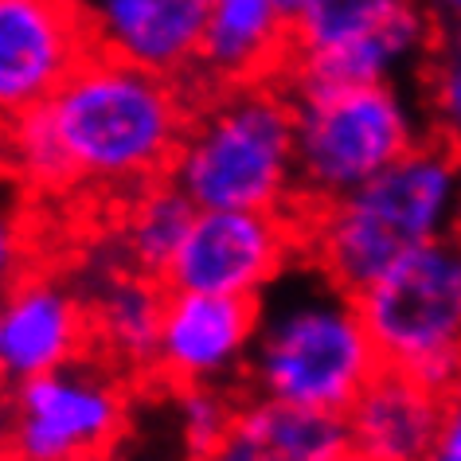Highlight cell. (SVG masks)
<instances>
[{"mask_svg": "<svg viewBox=\"0 0 461 461\" xmlns=\"http://www.w3.org/2000/svg\"><path fill=\"white\" fill-rule=\"evenodd\" d=\"M48 106L78 168V184L113 188H145L149 180L168 176L192 122L176 78L106 51H90Z\"/></svg>", "mask_w": 461, "mask_h": 461, "instance_id": "6da1fadb", "label": "cell"}, {"mask_svg": "<svg viewBox=\"0 0 461 461\" xmlns=\"http://www.w3.org/2000/svg\"><path fill=\"white\" fill-rule=\"evenodd\" d=\"M297 176V106L278 78L227 86L192 110L168 180L200 212H282Z\"/></svg>", "mask_w": 461, "mask_h": 461, "instance_id": "7a4b0ae2", "label": "cell"}, {"mask_svg": "<svg viewBox=\"0 0 461 461\" xmlns=\"http://www.w3.org/2000/svg\"><path fill=\"white\" fill-rule=\"evenodd\" d=\"M457 188L454 145H414L379 176L302 223L305 255L344 294H360L402 250L442 235Z\"/></svg>", "mask_w": 461, "mask_h": 461, "instance_id": "3957f363", "label": "cell"}, {"mask_svg": "<svg viewBox=\"0 0 461 461\" xmlns=\"http://www.w3.org/2000/svg\"><path fill=\"white\" fill-rule=\"evenodd\" d=\"M384 367L356 297L337 282L305 290L258 321L247 360V387L258 399L344 414Z\"/></svg>", "mask_w": 461, "mask_h": 461, "instance_id": "277c9868", "label": "cell"}, {"mask_svg": "<svg viewBox=\"0 0 461 461\" xmlns=\"http://www.w3.org/2000/svg\"><path fill=\"white\" fill-rule=\"evenodd\" d=\"M367 332L391 367L446 395L461 387V230L402 250L356 294Z\"/></svg>", "mask_w": 461, "mask_h": 461, "instance_id": "5b68a950", "label": "cell"}, {"mask_svg": "<svg viewBox=\"0 0 461 461\" xmlns=\"http://www.w3.org/2000/svg\"><path fill=\"white\" fill-rule=\"evenodd\" d=\"M285 90L297 106V176L282 212L297 227L414 149L407 113L384 83Z\"/></svg>", "mask_w": 461, "mask_h": 461, "instance_id": "8992f818", "label": "cell"}, {"mask_svg": "<svg viewBox=\"0 0 461 461\" xmlns=\"http://www.w3.org/2000/svg\"><path fill=\"white\" fill-rule=\"evenodd\" d=\"M125 402L102 375L43 372L16 379L8 461H98L113 454Z\"/></svg>", "mask_w": 461, "mask_h": 461, "instance_id": "52a82bcc", "label": "cell"}, {"mask_svg": "<svg viewBox=\"0 0 461 461\" xmlns=\"http://www.w3.org/2000/svg\"><path fill=\"white\" fill-rule=\"evenodd\" d=\"M302 247V230L285 212H200L180 255L165 274L168 290L258 294Z\"/></svg>", "mask_w": 461, "mask_h": 461, "instance_id": "ba28073f", "label": "cell"}, {"mask_svg": "<svg viewBox=\"0 0 461 461\" xmlns=\"http://www.w3.org/2000/svg\"><path fill=\"white\" fill-rule=\"evenodd\" d=\"M95 51L75 0H0V106L48 102Z\"/></svg>", "mask_w": 461, "mask_h": 461, "instance_id": "9c48e42d", "label": "cell"}, {"mask_svg": "<svg viewBox=\"0 0 461 461\" xmlns=\"http://www.w3.org/2000/svg\"><path fill=\"white\" fill-rule=\"evenodd\" d=\"M294 59V24L282 0H215L192 67L176 83L195 110L227 86L274 83Z\"/></svg>", "mask_w": 461, "mask_h": 461, "instance_id": "30bf717a", "label": "cell"}, {"mask_svg": "<svg viewBox=\"0 0 461 461\" xmlns=\"http://www.w3.org/2000/svg\"><path fill=\"white\" fill-rule=\"evenodd\" d=\"M262 321L258 294H195L168 290L165 325L153 372L172 387L212 384L219 372L243 360Z\"/></svg>", "mask_w": 461, "mask_h": 461, "instance_id": "8fae6325", "label": "cell"}, {"mask_svg": "<svg viewBox=\"0 0 461 461\" xmlns=\"http://www.w3.org/2000/svg\"><path fill=\"white\" fill-rule=\"evenodd\" d=\"M75 5L95 51L180 78L200 51L215 0H75Z\"/></svg>", "mask_w": 461, "mask_h": 461, "instance_id": "7c38bea8", "label": "cell"}, {"mask_svg": "<svg viewBox=\"0 0 461 461\" xmlns=\"http://www.w3.org/2000/svg\"><path fill=\"white\" fill-rule=\"evenodd\" d=\"M454 395L384 364L344 411L352 449L372 461H426L454 411Z\"/></svg>", "mask_w": 461, "mask_h": 461, "instance_id": "4fadbf2b", "label": "cell"}, {"mask_svg": "<svg viewBox=\"0 0 461 461\" xmlns=\"http://www.w3.org/2000/svg\"><path fill=\"white\" fill-rule=\"evenodd\" d=\"M352 449L348 419L332 411L294 407L282 399H250L203 461H337Z\"/></svg>", "mask_w": 461, "mask_h": 461, "instance_id": "5bb4252c", "label": "cell"}, {"mask_svg": "<svg viewBox=\"0 0 461 461\" xmlns=\"http://www.w3.org/2000/svg\"><path fill=\"white\" fill-rule=\"evenodd\" d=\"M86 340V313L51 282H24L0 317V360L8 379L59 372Z\"/></svg>", "mask_w": 461, "mask_h": 461, "instance_id": "9a60e30c", "label": "cell"}, {"mask_svg": "<svg viewBox=\"0 0 461 461\" xmlns=\"http://www.w3.org/2000/svg\"><path fill=\"white\" fill-rule=\"evenodd\" d=\"M165 302H168V285L141 270L113 278V285L102 294V302L95 309V325H98V337L106 340V348L122 364L141 367V372L157 364Z\"/></svg>", "mask_w": 461, "mask_h": 461, "instance_id": "2e32d148", "label": "cell"}, {"mask_svg": "<svg viewBox=\"0 0 461 461\" xmlns=\"http://www.w3.org/2000/svg\"><path fill=\"white\" fill-rule=\"evenodd\" d=\"M195 215H200V207L192 203V195L180 192L168 176L149 180L145 188H137L130 203V219H125V250H130L133 267L165 282Z\"/></svg>", "mask_w": 461, "mask_h": 461, "instance_id": "e0dca14e", "label": "cell"}, {"mask_svg": "<svg viewBox=\"0 0 461 461\" xmlns=\"http://www.w3.org/2000/svg\"><path fill=\"white\" fill-rule=\"evenodd\" d=\"M8 165L16 168L20 184L40 192H63L78 184V168L67 153L48 102L8 113Z\"/></svg>", "mask_w": 461, "mask_h": 461, "instance_id": "ac0fdd59", "label": "cell"}, {"mask_svg": "<svg viewBox=\"0 0 461 461\" xmlns=\"http://www.w3.org/2000/svg\"><path fill=\"white\" fill-rule=\"evenodd\" d=\"M414 0H309L305 13L294 20V55L317 51L329 43L367 36L384 28L391 16Z\"/></svg>", "mask_w": 461, "mask_h": 461, "instance_id": "d6986e66", "label": "cell"}, {"mask_svg": "<svg viewBox=\"0 0 461 461\" xmlns=\"http://www.w3.org/2000/svg\"><path fill=\"white\" fill-rule=\"evenodd\" d=\"M176 402H180V434H184V446H188V457L203 461L223 442L239 407H230L227 395H219L212 384L176 387Z\"/></svg>", "mask_w": 461, "mask_h": 461, "instance_id": "ffe728a7", "label": "cell"}, {"mask_svg": "<svg viewBox=\"0 0 461 461\" xmlns=\"http://www.w3.org/2000/svg\"><path fill=\"white\" fill-rule=\"evenodd\" d=\"M438 106H442L449 125L461 130V67H446L438 75Z\"/></svg>", "mask_w": 461, "mask_h": 461, "instance_id": "44dd1931", "label": "cell"}, {"mask_svg": "<svg viewBox=\"0 0 461 461\" xmlns=\"http://www.w3.org/2000/svg\"><path fill=\"white\" fill-rule=\"evenodd\" d=\"M426 461H461V407L454 402V411H449V419L442 426V438H438L434 454Z\"/></svg>", "mask_w": 461, "mask_h": 461, "instance_id": "7402d4cb", "label": "cell"}, {"mask_svg": "<svg viewBox=\"0 0 461 461\" xmlns=\"http://www.w3.org/2000/svg\"><path fill=\"white\" fill-rule=\"evenodd\" d=\"M305 5H309V0H282V8H285V16H290V24L305 13Z\"/></svg>", "mask_w": 461, "mask_h": 461, "instance_id": "603a6c76", "label": "cell"}, {"mask_svg": "<svg viewBox=\"0 0 461 461\" xmlns=\"http://www.w3.org/2000/svg\"><path fill=\"white\" fill-rule=\"evenodd\" d=\"M337 461H372V457H364V454H356V449H348V454H340Z\"/></svg>", "mask_w": 461, "mask_h": 461, "instance_id": "cb8c5ba5", "label": "cell"}, {"mask_svg": "<svg viewBox=\"0 0 461 461\" xmlns=\"http://www.w3.org/2000/svg\"><path fill=\"white\" fill-rule=\"evenodd\" d=\"M446 5H449V8H461V0H446Z\"/></svg>", "mask_w": 461, "mask_h": 461, "instance_id": "d4e9b609", "label": "cell"}, {"mask_svg": "<svg viewBox=\"0 0 461 461\" xmlns=\"http://www.w3.org/2000/svg\"><path fill=\"white\" fill-rule=\"evenodd\" d=\"M98 461H118V457H113V454H106V457H98Z\"/></svg>", "mask_w": 461, "mask_h": 461, "instance_id": "484cf974", "label": "cell"}]
</instances>
